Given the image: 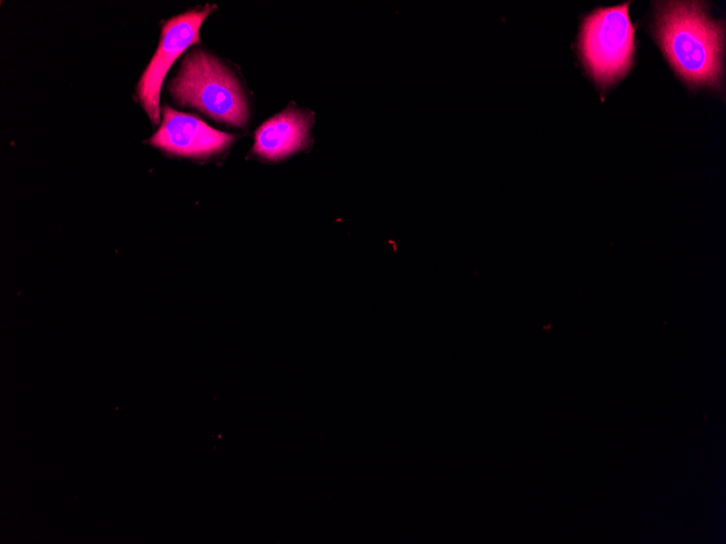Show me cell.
Instances as JSON below:
<instances>
[{
    "mask_svg": "<svg viewBox=\"0 0 726 544\" xmlns=\"http://www.w3.org/2000/svg\"><path fill=\"white\" fill-rule=\"evenodd\" d=\"M658 40L677 74L693 85H716L722 75L724 31L701 2H665L655 27Z\"/></svg>",
    "mask_w": 726,
    "mask_h": 544,
    "instance_id": "6da1fadb",
    "label": "cell"
},
{
    "mask_svg": "<svg viewBox=\"0 0 726 544\" xmlns=\"http://www.w3.org/2000/svg\"><path fill=\"white\" fill-rule=\"evenodd\" d=\"M170 90L178 102L234 126H245L249 111L243 90L223 63L201 50L189 53Z\"/></svg>",
    "mask_w": 726,
    "mask_h": 544,
    "instance_id": "7a4b0ae2",
    "label": "cell"
},
{
    "mask_svg": "<svg viewBox=\"0 0 726 544\" xmlns=\"http://www.w3.org/2000/svg\"><path fill=\"white\" fill-rule=\"evenodd\" d=\"M628 3L603 8L588 15L580 34L581 58L592 78L608 86L630 68L635 51V29Z\"/></svg>",
    "mask_w": 726,
    "mask_h": 544,
    "instance_id": "3957f363",
    "label": "cell"
},
{
    "mask_svg": "<svg viewBox=\"0 0 726 544\" xmlns=\"http://www.w3.org/2000/svg\"><path fill=\"white\" fill-rule=\"evenodd\" d=\"M215 5L188 11L164 23L160 45L138 84L137 93L145 111L154 125L160 122V90L173 62L190 45L199 41V30L204 18Z\"/></svg>",
    "mask_w": 726,
    "mask_h": 544,
    "instance_id": "277c9868",
    "label": "cell"
},
{
    "mask_svg": "<svg viewBox=\"0 0 726 544\" xmlns=\"http://www.w3.org/2000/svg\"><path fill=\"white\" fill-rule=\"evenodd\" d=\"M163 122L150 143L174 155L206 159L227 149L234 136L212 128L195 115L164 106Z\"/></svg>",
    "mask_w": 726,
    "mask_h": 544,
    "instance_id": "5b68a950",
    "label": "cell"
},
{
    "mask_svg": "<svg viewBox=\"0 0 726 544\" xmlns=\"http://www.w3.org/2000/svg\"><path fill=\"white\" fill-rule=\"evenodd\" d=\"M312 123L310 113L289 106L256 129L253 153L267 161H279L301 151L309 143Z\"/></svg>",
    "mask_w": 726,
    "mask_h": 544,
    "instance_id": "8992f818",
    "label": "cell"
}]
</instances>
